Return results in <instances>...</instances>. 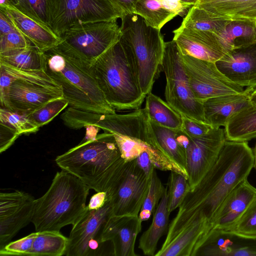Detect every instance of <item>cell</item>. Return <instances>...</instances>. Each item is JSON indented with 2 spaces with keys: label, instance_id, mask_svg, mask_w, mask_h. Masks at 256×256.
Here are the masks:
<instances>
[{
  "label": "cell",
  "instance_id": "cell-1",
  "mask_svg": "<svg viewBox=\"0 0 256 256\" xmlns=\"http://www.w3.org/2000/svg\"><path fill=\"white\" fill-rule=\"evenodd\" d=\"M254 168L252 150L247 142H226L212 167L189 190L169 224L162 248L171 256H196L222 202Z\"/></svg>",
  "mask_w": 256,
  "mask_h": 256
},
{
  "label": "cell",
  "instance_id": "cell-2",
  "mask_svg": "<svg viewBox=\"0 0 256 256\" xmlns=\"http://www.w3.org/2000/svg\"><path fill=\"white\" fill-rule=\"evenodd\" d=\"M55 162L96 192H107L124 162L112 134L104 132L85 139L58 156Z\"/></svg>",
  "mask_w": 256,
  "mask_h": 256
},
{
  "label": "cell",
  "instance_id": "cell-3",
  "mask_svg": "<svg viewBox=\"0 0 256 256\" xmlns=\"http://www.w3.org/2000/svg\"><path fill=\"white\" fill-rule=\"evenodd\" d=\"M91 69L106 99L115 110L140 108L146 96L140 87L130 49L121 36Z\"/></svg>",
  "mask_w": 256,
  "mask_h": 256
},
{
  "label": "cell",
  "instance_id": "cell-4",
  "mask_svg": "<svg viewBox=\"0 0 256 256\" xmlns=\"http://www.w3.org/2000/svg\"><path fill=\"white\" fill-rule=\"evenodd\" d=\"M90 189L72 174L57 172L46 192L36 200L32 220L36 232H60L73 225L86 209Z\"/></svg>",
  "mask_w": 256,
  "mask_h": 256
},
{
  "label": "cell",
  "instance_id": "cell-5",
  "mask_svg": "<svg viewBox=\"0 0 256 256\" xmlns=\"http://www.w3.org/2000/svg\"><path fill=\"white\" fill-rule=\"evenodd\" d=\"M46 73L62 88L73 108L96 114H115L94 76L91 67L53 48L44 52Z\"/></svg>",
  "mask_w": 256,
  "mask_h": 256
},
{
  "label": "cell",
  "instance_id": "cell-6",
  "mask_svg": "<svg viewBox=\"0 0 256 256\" xmlns=\"http://www.w3.org/2000/svg\"><path fill=\"white\" fill-rule=\"evenodd\" d=\"M121 20V37L130 49L140 88L146 96L162 70L165 42L160 30L147 26L140 16L128 14Z\"/></svg>",
  "mask_w": 256,
  "mask_h": 256
},
{
  "label": "cell",
  "instance_id": "cell-7",
  "mask_svg": "<svg viewBox=\"0 0 256 256\" xmlns=\"http://www.w3.org/2000/svg\"><path fill=\"white\" fill-rule=\"evenodd\" d=\"M121 36L116 21L100 22L74 26L63 33L56 51L91 67Z\"/></svg>",
  "mask_w": 256,
  "mask_h": 256
},
{
  "label": "cell",
  "instance_id": "cell-8",
  "mask_svg": "<svg viewBox=\"0 0 256 256\" xmlns=\"http://www.w3.org/2000/svg\"><path fill=\"white\" fill-rule=\"evenodd\" d=\"M47 8L48 25L60 38L74 26L124 16L110 0H47Z\"/></svg>",
  "mask_w": 256,
  "mask_h": 256
},
{
  "label": "cell",
  "instance_id": "cell-9",
  "mask_svg": "<svg viewBox=\"0 0 256 256\" xmlns=\"http://www.w3.org/2000/svg\"><path fill=\"white\" fill-rule=\"evenodd\" d=\"M162 67L166 78V102L180 115L204 122L202 102L191 90L182 55L173 40L164 43Z\"/></svg>",
  "mask_w": 256,
  "mask_h": 256
},
{
  "label": "cell",
  "instance_id": "cell-10",
  "mask_svg": "<svg viewBox=\"0 0 256 256\" xmlns=\"http://www.w3.org/2000/svg\"><path fill=\"white\" fill-rule=\"evenodd\" d=\"M150 182V178L138 166L136 159L124 162L106 192L112 216H138Z\"/></svg>",
  "mask_w": 256,
  "mask_h": 256
},
{
  "label": "cell",
  "instance_id": "cell-11",
  "mask_svg": "<svg viewBox=\"0 0 256 256\" xmlns=\"http://www.w3.org/2000/svg\"><path fill=\"white\" fill-rule=\"evenodd\" d=\"M111 216V206L108 200L102 207L97 210H90L86 206L82 216L72 225L64 255H102L100 251L104 244L102 242V232Z\"/></svg>",
  "mask_w": 256,
  "mask_h": 256
},
{
  "label": "cell",
  "instance_id": "cell-12",
  "mask_svg": "<svg viewBox=\"0 0 256 256\" xmlns=\"http://www.w3.org/2000/svg\"><path fill=\"white\" fill-rule=\"evenodd\" d=\"M182 59L191 90L198 100L244 92V87L226 77L216 62L188 56L182 55Z\"/></svg>",
  "mask_w": 256,
  "mask_h": 256
},
{
  "label": "cell",
  "instance_id": "cell-13",
  "mask_svg": "<svg viewBox=\"0 0 256 256\" xmlns=\"http://www.w3.org/2000/svg\"><path fill=\"white\" fill-rule=\"evenodd\" d=\"M190 138L186 168L192 190L216 162L226 138L224 130L220 128H212L203 136Z\"/></svg>",
  "mask_w": 256,
  "mask_h": 256
},
{
  "label": "cell",
  "instance_id": "cell-14",
  "mask_svg": "<svg viewBox=\"0 0 256 256\" xmlns=\"http://www.w3.org/2000/svg\"><path fill=\"white\" fill-rule=\"evenodd\" d=\"M36 199L16 190L0 194V249L26 226L34 216Z\"/></svg>",
  "mask_w": 256,
  "mask_h": 256
},
{
  "label": "cell",
  "instance_id": "cell-15",
  "mask_svg": "<svg viewBox=\"0 0 256 256\" xmlns=\"http://www.w3.org/2000/svg\"><path fill=\"white\" fill-rule=\"evenodd\" d=\"M64 96L62 88H52L22 80H15L0 94L2 108L30 114L48 102Z\"/></svg>",
  "mask_w": 256,
  "mask_h": 256
},
{
  "label": "cell",
  "instance_id": "cell-16",
  "mask_svg": "<svg viewBox=\"0 0 256 256\" xmlns=\"http://www.w3.org/2000/svg\"><path fill=\"white\" fill-rule=\"evenodd\" d=\"M173 33L172 40L182 56L216 62L227 53L218 36L212 32L180 26Z\"/></svg>",
  "mask_w": 256,
  "mask_h": 256
},
{
  "label": "cell",
  "instance_id": "cell-17",
  "mask_svg": "<svg viewBox=\"0 0 256 256\" xmlns=\"http://www.w3.org/2000/svg\"><path fill=\"white\" fill-rule=\"evenodd\" d=\"M216 64L235 84L256 88V42L230 50Z\"/></svg>",
  "mask_w": 256,
  "mask_h": 256
},
{
  "label": "cell",
  "instance_id": "cell-18",
  "mask_svg": "<svg viewBox=\"0 0 256 256\" xmlns=\"http://www.w3.org/2000/svg\"><path fill=\"white\" fill-rule=\"evenodd\" d=\"M256 256V237L223 230H212L196 256Z\"/></svg>",
  "mask_w": 256,
  "mask_h": 256
},
{
  "label": "cell",
  "instance_id": "cell-19",
  "mask_svg": "<svg viewBox=\"0 0 256 256\" xmlns=\"http://www.w3.org/2000/svg\"><path fill=\"white\" fill-rule=\"evenodd\" d=\"M142 222L138 216H111L105 225L102 242H111L113 256H136L135 244Z\"/></svg>",
  "mask_w": 256,
  "mask_h": 256
},
{
  "label": "cell",
  "instance_id": "cell-20",
  "mask_svg": "<svg viewBox=\"0 0 256 256\" xmlns=\"http://www.w3.org/2000/svg\"><path fill=\"white\" fill-rule=\"evenodd\" d=\"M256 198V188L248 179L238 184L226 197L218 208L210 222L208 234L214 230L230 228Z\"/></svg>",
  "mask_w": 256,
  "mask_h": 256
},
{
  "label": "cell",
  "instance_id": "cell-21",
  "mask_svg": "<svg viewBox=\"0 0 256 256\" xmlns=\"http://www.w3.org/2000/svg\"><path fill=\"white\" fill-rule=\"evenodd\" d=\"M0 10L9 16L16 29L40 51L46 52L60 42V38L48 26L26 16L9 2L0 4Z\"/></svg>",
  "mask_w": 256,
  "mask_h": 256
},
{
  "label": "cell",
  "instance_id": "cell-22",
  "mask_svg": "<svg viewBox=\"0 0 256 256\" xmlns=\"http://www.w3.org/2000/svg\"><path fill=\"white\" fill-rule=\"evenodd\" d=\"M254 90L246 88L242 93L222 95L202 100L204 122L213 128L224 126L232 116L252 104L250 96Z\"/></svg>",
  "mask_w": 256,
  "mask_h": 256
},
{
  "label": "cell",
  "instance_id": "cell-23",
  "mask_svg": "<svg viewBox=\"0 0 256 256\" xmlns=\"http://www.w3.org/2000/svg\"><path fill=\"white\" fill-rule=\"evenodd\" d=\"M168 196L166 188L156 210L153 214L151 224L144 231L139 240L138 248L146 256L156 254L160 239L167 234L169 227Z\"/></svg>",
  "mask_w": 256,
  "mask_h": 256
},
{
  "label": "cell",
  "instance_id": "cell-24",
  "mask_svg": "<svg viewBox=\"0 0 256 256\" xmlns=\"http://www.w3.org/2000/svg\"><path fill=\"white\" fill-rule=\"evenodd\" d=\"M194 6L232 20H256V0H197Z\"/></svg>",
  "mask_w": 256,
  "mask_h": 256
},
{
  "label": "cell",
  "instance_id": "cell-25",
  "mask_svg": "<svg viewBox=\"0 0 256 256\" xmlns=\"http://www.w3.org/2000/svg\"><path fill=\"white\" fill-rule=\"evenodd\" d=\"M226 140L247 142L256 138V104L232 116L224 126Z\"/></svg>",
  "mask_w": 256,
  "mask_h": 256
},
{
  "label": "cell",
  "instance_id": "cell-26",
  "mask_svg": "<svg viewBox=\"0 0 256 256\" xmlns=\"http://www.w3.org/2000/svg\"><path fill=\"white\" fill-rule=\"evenodd\" d=\"M231 21L204 8L193 6L188 9L180 26L211 32L220 38L225 32L227 25Z\"/></svg>",
  "mask_w": 256,
  "mask_h": 256
},
{
  "label": "cell",
  "instance_id": "cell-27",
  "mask_svg": "<svg viewBox=\"0 0 256 256\" xmlns=\"http://www.w3.org/2000/svg\"><path fill=\"white\" fill-rule=\"evenodd\" d=\"M220 39L227 52L256 42V20H232Z\"/></svg>",
  "mask_w": 256,
  "mask_h": 256
},
{
  "label": "cell",
  "instance_id": "cell-28",
  "mask_svg": "<svg viewBox=\"0 0 256 256\" xmlns=\"http://www.w3.org/2000/svg\"><path fill=\"white\" fill-rule=\"evenodd\" d=\"M0 62L26 70H44L46 68L45 52L35 46L0 54Z\"/></svg>",
  "mask_w": 256,
  "mask_h": 256
},
{
  "label": "cell",
  "instance_id": "cell-29",
  "mask_svg": "<svg viewBox=\"0 0 256 256\" xmlns=\"http://www.w3.org/2000/svg\"><path fill=\"white\" fill-rule=\"evenodd\" d=\"M145 108L150 120L155 124L172 130H181L182 116L167 102L151 92L146 96Z\"/></svg>",
  "mask_w": 256,
  "mask_h": 256
},
{
  "label": "cell",
  "instance_id": "cell-30",
  "mask_svg": "<svg viewBox=\"0 0 256 256\" xmlns=\"http://www.w3.org/2000/svg\"><path fill=\"white\" fill-rule=\"evenodd\" d=\"M15 80H22L52 88H61L44 70H26L0 62V94Z\"/></svg>",
  "mask_w": 256,
  "mask_h": 256
},
{
  "label": "cell",
  "instance_id": "cell-31",
  "mask_svg": "<svg viewBox=\"0 0 256 256\" xmlns=\"http://www.w3.org/2000/svg\"><path fill=\"white\" fill-rule=\"evenodd\" d=\"M150 124L154 136L156 147L186 171V150L178 142L176 138L177 130H172L160 126L150 120Z\"/></svg>",
  "mask_w": 256,
  "mask_h": 256
},
{
  "label": "cell",
  "instance_id": "cell-32",
  "mask_svg": "<svg viewBox=\"0 0 256 256\" xmlns=\"http://www.w3.org/2000/svg\"><path fill=\"white\" fill-rule=\"evenodd\" d=\"M68 240L57 231L36 232L27 256H61L67 250Z\"/></svg>",
  "mask_w": 256,
  "mask_h": 256
},
{
  "label": "cell",
  "instance_id": "cell-33",
  "mask_svg": "<svg viewBox=\"0 0 256 256\" xmlns=\"http://www.w3.org/2000/svg\"><path fill=\"white\" fill-rule=\"evenodd\" d=\"M134 14L142 17L147 26L158 30L177 16L156 0H139Z\"/></svg>",
  "mask_w": 256,
  "mask_h": 256
},
{
  "label": "cell",
  "instance_id": "cell-34",
  "mask_svg": "<svg viewBox=\"0 0 256 256\" xmlns=\"http://www.w3.org/2000/svg\"><path fill=\"white\" fill-rule=\"evenodd\" d=\"M166 188L158 176L155 168L150 178L148 192L138 214L142 222L148 220L154 213Z\"/></svg>",
  "mask_w": 256,
  "mask_h": 256
},
{
  "label": "cell",
  "instance_id": "cell-35",
  "mask_svg": "<svg viewBox=\"0 0 256 256\" xmlns=\"http://www.w3.org/2000/svg\"><path fill=\"white\" fill-rule=\"evenodd\" d=\"M0 123L14 129L20 136L36 132L40 128L30 119L28 114L16 112L2 107Z\"/></svg>",
  "mask_w": 256,
  "mask_h": 256
},
{
  "label": "cell",
  "instance_id": "cell-36",
  "mask_svg": "<svg viewBox=\"0 0 256 256\" xmlns=\"http://www.w3.org/2000/svg\"><path fill=\"white\" fill-rule=\"evenodd\" d=\"M168 178V210L170 213L178 208L190 190L188 179L182 174L172 171Z\"/></svg>",
  "mask_w": 256,
  "mask_h": 256
},
{
  "label": "cell",
  "instance_id": "cell-37",
  "mask_svg": "<svg viewBox=\"0 0 256 256\" xmlns=\"http://www.w3.org/2000/svg\"><path fill=\"white\" fill-rule=\"evenodd\" d=\"M68 105V101L64 97L52 100L28 114L30 119L39 127L52 121Z\"/></svg>",
  "mask_w": 256,
  "mask_h": 256
},
{
  "label": "cell",
  "instance_id": "cell-38",
  "mask_svg": "<svg viewBox=\"0 0 256 256\" xmlns=\"http://www.w3.org/2000/svg\"><path fill=\"white\" fill-rule=\"evenodd\" d=\"M10 4L26 16L48 26L47 0H13Z\"/></svg>",
  "mask_w": 256,
  "mask_h": 256
},
{
  "label": "cell",
  "instance_id": "cell-39",
  "mask_svg": "<svg viewBox=\"0 0 256 256\" xmlns=\"http://www.w3.org/2000/svg\"><path fill=\"white\" fill-rule=\"evenodd\" d=\"M122 157L125 162L136 159L144 151L147 144L140 139L118 134H112Z\"/></svg>",
  "mask_w": 256,
  "mask_h": 256
},
{
  "label": "cell",
  "instance_id": "cell-40",
  "mask_svg": "<svg viewBox=\"0 0 256 256\" xmlns=\"http://www.w3.org/2000/svg\"><path fill=\"white\" fill-rule=\"evenodd\" d=\"M228 230L244 236L256 237V198L239 220Z\"/></svg>",
  "mask_w": 256,
  "mask_h": 256
},
{
  "label": "cell",
  "instance_id": "cell-41",
  "mask_svg": "<svg viewBox=\"0 0 256 256\" xmlns=\"http://www.w3.org/2000/svg\"><path fill=\"white\" fill-rule=\"evenodd\" d=\"M34 45L18 30L0 35V54L26 48Z\"/></svg>",
  "mask_w": 256,
  "mask_h": 256
},
{
  "label": "cell",
  "instance_id": "cell-42",
  "mask_svg": "<svg viewBox=\"0 0 256 256\" xmlns=\"http://www.w3.org/2000/svg\"><path fill=\"white\" fill-rule=\"evenodd\" d=\"M36 236V232L8 242L0 249V256H26L31 248Z\"/></svg>",
  "mask_w": 256,
  "mask_h": 256
},
{
  "label": "cell",
  "instance_id": "cell-43",
  "mask_svg": "<svg viewBox=\"0 0 256 256\" xmlns=\"http://www.w3.org/2000/svg\"><path fill=\"white\" fill-rule=\"evenodd\" d=\"M181 130L190 138H198L206 134L212 128L208 124L181 115Z\"/></svg>",
  "mask_w": 256,
  "mask_h": 256
},
{
  "label": "cell",
  "instance_id": "cell-44",
  "mask_svg": "<svg viewBox=\"0 0 256 256\" xmlns=\"http://www.w3.org/2000/svg\"><path fill=\"white\" fill-rule=\"evenodd\" d=\"M0 152L2 153L8 148L20 136L14 129L0 123Z\"/></svg>",
  "mask_w": 256,
  "mask_h": 256
},
{
  "label": "cell",
  "instance_id": "cell-45",
  "mask_svg": "<svg viewBox=\"0 0 256 256\" xmlns=\"http://www.w3.org/2000/svg\"><path fill=\"white\" fill-rule=\"evenodd\" d=\"M149 145H150L149 144H146L144 151L136 159L138 166L143 170L146 176L150 178L155 168L151 162L147 151Z\"/></svg>",
  "mask_w": 256,
  "mask_h": 256
},
{
  "label": "cell",
  "instance_id": "cell-46",
  "mask_svg": "<svg viewBox=\"0 0 256 256\" xmlns=\"http://www.w3.org/2000/svg\"><path fill=\"white\" fill-rule=\"evenodd\" d=\"M168 10L181 16L186 14V10L192 6L186 4L182 0H156Z\"/></svg>",
  "mask_w": 256,
  "mask_h": 256
},
{
  "label": "cell",
  "instance_id": "cell-47",
  "mask_svg": "<svg viewBox=\"0 0 256 256\" xmlns=\"http://www.w3.org/2000/svg\"><path fill=\"white\" fill-rule=\"evenodd\" d=\"M110 0L122 12L123 16H124L128 14H134L135 8L139 0Z\"/></svg>",
  "mask_w": 256,
  "mask_h": 256
},
{
  "label": "cell",
  "instance_id": "cell-48",
  "mask_svg": "<svg viewBox=\"0 0 256 256\" xmlns=\"http://www.w3.org/2000/svg\"><path fill=\"white\" fill-rule=\"evenodd\" d=\"M17 30L9 16L0 10V35L7 34Z\"/></svg>",
  "mask_w": 256,
  "mask_h": 256
},
{
  "label": "cell",
  "instance_id": "cell-49",
  "mask_svg": "<svg viewBox=\"0 0 256 256\" xmlns=\"http://www.w3.org/2000/svg\"><path fill=\"white\" fill-rule=\"evenodd\" d=\"M108 200L106 192H96L90 199L87 207L90 210H97L102 207Z\"/></svg>",
  "mask_w": 256,
  "mask_h": 256
},
{
  "label": "cell",
  "instance_id": "cell-50",
  "mask_svg": "<svg viewBox=\"0 0 256 256\" xmlns=\"http://www.w3.org/2000/svg\"><path fill=\"white\" fill-rule=\"evenodd\" d=\"M250 98L252 103L256 104V88L251 92Z\"/></svg>",
  "mask_w": 256,
  "mask_h": 256
},
{
  "label": "cell",
  "instance_id": "cell-51",
  "mask_svg": "<svg viewBox=\"0 0 256 256\" xmlns=\"http://www.w3.org/2000/svg\"><path fill=\"white\" fill-rule=\"evenodd\" d=\"M252 150L254 154V168L256 170V142Z\"/></svg>",
  "mask_w": 256,
  "mask_h": 256
},
{
  "label": "cell",
  "instance_id": "cell-52",
  "mask_svg": "<svg viewBox=\"0 0 256 256\" xmlns=\"http://www.w3.org/2000/svg\"><path fill=\"white\" fill-rule=\"evenodd\" d=\"M182 2L186 4H189L192 6L194 5L197 0H182Z\"/></svg>",
  "mask_w": 256,
  "mask_h": 256
},
{
  "label": "cell",
  "instance_id": "cell-53",
  "mask_svg": "<svg viewBox=\"0 0 256 256\" xmlns=\"http://www.w3.org/2000/svg\"><path fill=\"white\" fill-rule=\"evenodd\" d=\"M8 2H9L10 3H12V2L13 1V0H7Z\"/></svg>",
  "mask_w": 256,
  "mask_h": 256
}]
</instances>
